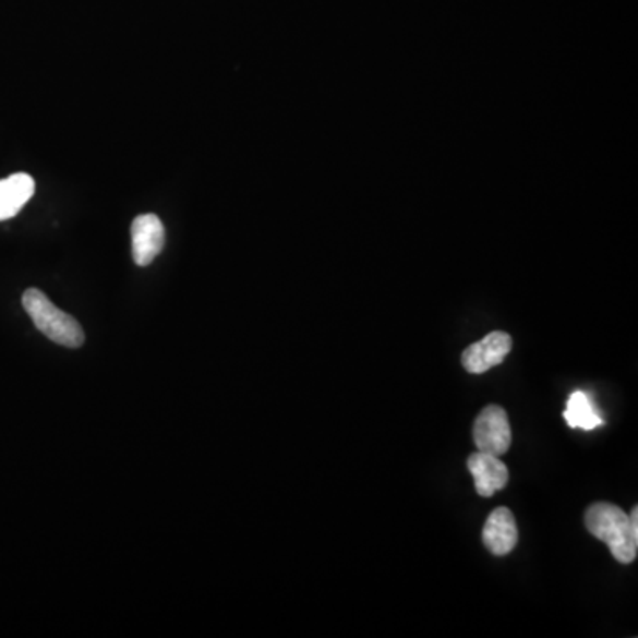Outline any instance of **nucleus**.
Instances as JSON below:
<instances>
[{"instance_id": "nucleus-1", "label": "nucleus", "mask_w": 638, "mask_h": 638, "mask_svg": "<svg viewBox=\"0 0 638 638\" xmlns=\"http://www.w3.org/2000/svg\"><path fill=\"white\" fill-rule=\"evenodd\" d=\"M586 527L594 538L606 543L615 561L631 564L637 558L638 535L631 529L629 516L609 502H595L586 510Z\"/></svg>"}, {"instance_id": "nucleus-5", "label": "nucleus", "mask_w": 638, "mask_h": 638, "mask_svg": "<svg viewBox=\"0 0 638 638\" xmlns=\"http://www.w3.org/2000/svg\"><path fill=\"white\" fill-rule=\"evenodd\" d=\"M166 245V227L160 218L147 213L132 224L133 260L139 266H149Z\"/></svg>"}, {"instance_id": "nucleus-2", "label": "nucleus", "mask_w": 638, "mask_h": 638, "mask_svg": "<svg viewBox=\"0 0 638 638\" xmlns=\"http://www.w3.org/2000/svg\"><path fill=\"white\" fill-rule=\"evenodd\" d=\"M24 309L43 336L67 348L84 345V330L75 317L57 309L39 289H27L22 298Z\"/></svg>"}, {"instance_id": "nucleus-6", "label": "nucleus", "mask_w": 638, "mask_h": 638, "mask_svg": "<svg viewBox=\"0 0 638 638\" xmlns=\"http://www.w3.org/2000/svg\"><path fill=\"white\" fill-rule=\"evenodd\" d=\"M482 543L487 552L496 557H504L515 550L518 544V527L510 509L496 507L492 515L487 516L482 529Z\"/></svg>"}, {"instance_id": "nucleus-3", "label": "nucleus", "mask_w": 638, "mask_h": 638, "mask_svg": "<svg viewBox=\"0 0 638 638\" xmlns=\"http://www.w3.org/2000/svg\"><path fill=\"white\" fill-rule=\"evenodd\" d=\"M473 442L479 453L504 456L513 442L509 419L504 408L487 405L473 422Z\"/></svg>"}, {"instance_id": "nucleus-4", "label": "nucleus", "mask_w": 638, "mask_h": 638, "mask_svg": "<svg viewBox=\"0 0 638 638\" xmlns=\"http://www.w3.org/2000/svg\"><path fill=\"white\" fill-rule=\"evenodd\" d=\"M513 348V339L506 332H492L484 339L468 346L461 354V364L470 374H482L501 365Z\"/></svg>"}, {"instance_id": "nucleus-7", "label": "nucleus", "mask_w": 638, "mask_h": 638, "mask_svg": "<svg viewBox=\"0 0 638 638\" xmlns=\"http://www.w3.org/2000/svg\"><path fill=\"white\" fill-rule=\"evenodd\" d=\"M467 467L472 473L476 492L486 498L495 495L498 490H504L509 481V470L498 456L478 450L468 456Z\"/></svg>"}, {"instance_id": "nucleus-9", "label": "nucleus", "mask_w": 638, "mask_h": 638, "mask_svg": "<svg viewBox=\"0 0 638 638\" xmlns=\"http://www.w3.org/2000/svg\"><path fill=\"white\" fill-rule=\"evenodd\" d=\"M564 421L573 430L592 431L605 424L600 413L592 407L591 397L581 390L575 393L567 399V407L564 410Z\"/></svg>"}, {"instance_id": "nucleus-8", "label": "nucleus", "mask_w": 638, "mask_h": 638, "mask_svg": "<svg viewBox=\"0 0 638 638\" xmlns=\"http://www.w3.org/2000/svg\"><path fill=\"white\" fill-rule=\"evenodd\" d=\"M36 183L25 172H16L0 180V220L16 217L25 204L33 198Z\"/></svg>"}]
</instances>
